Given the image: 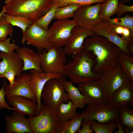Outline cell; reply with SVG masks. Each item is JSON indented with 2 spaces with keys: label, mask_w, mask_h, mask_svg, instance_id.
<instances>
[{
  "label": "cell",
  "mask_w": 133,
  "mask_h": 133,
  "mask_svg": "<svg viewBox=\"0 0 133 133\" xmlns=\"http://www.w3.org/2000/svg\"><path fill=\"white\" fill-rule=\"evenodd\" d=\"M90 121L91 129L95 133H112L117 127L116 122L106 124L100 123L95 120Z\"/></svg>",
  "instance_id": "obj_30"
},
{
  "label": "cell",
  "mask_w": 133,
  "mask_h": 133,
  "mask_svg": "<svg viewBox=\"0 0 133 133\" xmlns=\"http://www.w3.org/2000/svg\"><path fill=\"white\" fill-rule=\"evenodd\" d=\"M38 53L43 72L63 74L64 68L66 62V55L63 48L51 46L48 51L43 50Z\"/></svg>",
  "instance_id": "obj_7"
},
{
  "label": "cell",
  "mask_w": 133,
  "mask_h": 133,
  "mask_svg": "<svg viewBox=\"0 0 133 133\" xmlns=\"http://www.w3.org/2000/svg\"><path fill=\"white\" fill-rule=\"evenodd\" d=\"M6 98L8 103L19 113L29 116L37 115V104L33 100L19 96H13Z\"/></svg>",
  "instance_id": "obj_19"
},
{
  "label": "cell",
  "mask_w": 133,
  "mask_h": 133,
  "mask_svg": "<svg viewBox=\"0 0 133 133\" xmlns=\"http://www.w3.org/2000/svg\"><path fill=\"white\" fill-rule=\"evenodd\" d=\"M123 129L124 133H133V130H130L128 129L125 126H123Z\"/></svg>",
  "instance_id": "obj_43"
},
{
  "label": "cell",
  "mask_w": 133,
  "mask_h": 133,
  "mask_svg": "<svg viewBox=\"0 0 133 133\" xmlns=\"http://www.w3.org/2000/svg\"><path fill=\"white\" fill-rule=\"evenodd\" d=\"M0 76L9 70L17 67L23 66L22 60L16 52L8 53L0 51Z\"/></svg>",
  "instance_id": "obj_21"
},
{
  "label": "cell",
  "mask_w": 133,
  "mask_h": 133,
  "mask_svg": "<svg viewBox=\"0 0 133 133\" xmlns=\"http://www.w3.org/2000/svg\"><path fill=\"white\" fill-rule=\"evenodd\" d=\"M128 79L118 64L114 68L102 74L99 80L109 99L113 92Z\"/></svg>",
  "instance_id": "obj_11"
},
{
  "label": "cell",
  "mask_w": 133,
  "mask_h": 133,
  "mask_svg": "<svg viewBox=\"0 0 133 133\" xmlns=\"http://www.w3.org/2000/svg\"><path fill=\"white\" fill-rule=\"evenodd\" d=\"M71 81L66 80L64 83V88L70 100L77 108L82 109L86 105L83 97L78 88Z\"/></svg>",
  "instance_id": "obj_22"
},
{
  "label": "cell",
  "mask_w": 133,
  "mask_h": 133,
  "mask_svg": "<svg viewBox=\"0 0 133 133\" xmlns=\"http://www.w3.org/2000/svg\"><path fill=\"white\" fill-rule=\"evenodd\" d=\"M27 119L33 133H55L59 123L56 111L42 104L38 114Z\"/></svg>",
  "instance_id": "obj_6"
},
{
  "label": "cell",
  "mask_w": 133,
  "mask_h": 133,
  "mask_svg": "<svg viewBox=\"0 0 133 133\" xmlns=\"http://www.w3.org/2000/svg\"><path fill=\"white\" fill-rule=\"evenodd\" d=\"M130 0H120L121 2L123 3H127L129 2Z\"/></svg>",
  "instance_id": "obj_44"
},
{
  "label": "cell",
  "mask_w": 133,
  "mask_h": 133,
  "mask_svg": "<svg viewBox=\"0 0 133 133\" xmlns=\"http://www.w3.org/2000/svg\"><path fill=\"white\" fill-rule=\"evenodd\" d=\"M78 89L87 105L108 103L109 99L100 83L99 79L78 83Z\"/></svg>",
  "instance_id": "obj_9"
},
{
  "label": "cell",
  "mask_w": 133,
  "mask_h": 133,
  "mask_svg": "<svg viewBox=\"0 0 133 133\" xmlns=\"http://www.w3.org/2000/svg\"><path fill=\"white\" fill-rule=\"evenodd\" d=\"M127 49L129 53L131 54H133V42H130L127 46Z\"/></svg>",
  "instance_id": "obj_42"
},
{
  "label": "cell",
  "mask_w": 133,
  "mask_h": 133,
  "mask_svg": "<svg viewBox=\"0 0 133 133\" xmlns=\"http://www.w3.org/2000/svg\"><path fill=\"white\" fill-rule=\"evenodd\" d=\"M119 0H106L102 3L99 17L102 21H107L112 16L116 14Z\"/></svg>",
  "instance_id": "obj_25"
},
{
  "label": "cell",
  "mask_w": 133,
  "mask_h": 133,
  "mask_svg": "<svg viewBox=\"0 0 133 133\" xmlns=\"http://www.w3.org/2000/svg\"><path fill=\"white\" fill-rule=\"evenodd\" d=\"M11 36L8 38L0 41V51L7 53H11L17 50L18 46L15 43H11Z\"/></svg>",
  "instance_id": "obj_36"
},
{
  "label": "cell",
  "mask_w": 133,
  "mask_h": 133,
  "mask_svg": "<svg viewBox=\"0 0 133 133\" xmlns=\"http://www.w3.org/2000/svg\"><path fill=\"white\" fill-rule=\"evenodd\" d=\"M29 71L30 74L29 85L37 100V115L41 111L42 104L41 102V94L46 83L49 79L59 77L62 74L40 72L34 69H30Z\"/></svg>",
  "instance_id": "obj_14"
},
{
  "label": "cell",
  "mask_w": 133,
  "mask_h": 133,
  "mask_svg": "<svg viewBox=\"0 0 133 133\" xmlns=\"http://www.w3.org/2000/svg\"><path fill=\"white\" fill-rule=\"evenodd\" d=\"M102 3L83 5L78 8L73 18L77 25L90 31L101 21L99 18V13Z\"/></svg>",
  "instance_id": "obj_10"
},
{
  "label": "cell",
  "mask_w": 133,
  "mask_h": 133,
  "mask_svg": "<svg viewBox=\"0 0 133 133\" xmlns=\"http://www.w3.org/2000/svg\"><path fill=\"white\" fill-rule=\"evenodd\" d=\"M5 14L27 18L33 23L45 15L52 5V0H5Z\"/></svg>",
  "instance_id": "obj_3"
},
{
  "label": "cell",
  "mask_w": 133,
  "mask_h": 133,
  "mask_svg": "<svg viewBox=\"0 0 133 133\" xmlns=\"http://www.w3.org/2000/svg\"><path fill=\"white\" fill-rule=\"evenodd\" d=\"M117 127H118V130L117 131H115V133H124L123 127L119 121L116 122Z\"/></svg>",
  "instance_id": "obj_41"
},
{
  "label": "cell",
  "mask_w": 133,
  "mask_h": 133,
  "mask_svg": "<svg viewBox=\"0 0 133 133\" xmlns=\"http://www.w3.org/2000/svg\"><path fill=\"white\" fill-rule=\"evenodd\" d=\"M108 103L118 108L133 105V82L128 79L114 91L109 98Z\"/></svg>",
  "instance_id": "obj_16"
},
{
  "label": "cell",
  "mask_w": 133,
  "mask_h": 133,
  "mask_svg": "<svg viewBox=\"0 0 133 133\" xmlns=\"http://www.w3.org/2000/svg\"><path fill=\"white\" fill-rule=\"evenodd\" d=\"M6 84V79H5L3 85L0 90V109H6L9 110L15 111L13 108L10 107L6 103L5 97V93L4 88Z\"/></svg>",
  "instance_id": "obj_38"
},
{
  "label": "cell",
  "mask_w": 133,
  "mask_h": 133,
  "mask_svg": "<svg viewBox=\"0 0 133 133\" xmlns=\"http://www.w3.org/2000/svg\"><path fill=\"white\" fill-rule=\"evenodd\" d=\"M83 115L77 113L73 119L64 123H59L55 133H74L78 131L82 125Z\"/></svg>",
  "instance_id": "obj_23"
},
{
  "label": "cell",
  "mask_w": 133,
  "mask_h": 133,
  "mask_svg": "<svg viewBox=\"0 0 133 133\" xmlns=\"http://www.w3.org/2000/svg\"><path fill=\"white\" fill-rule=\"evenodd\" d=\"M6 20L13 26H17L21 29L23 34L27 28L33 23L28 19L25 17L7 15L4 13L2 15Z\"/></svg>",
  "instance_id": "obj_29"
},
{
  "label": "cell",
  "mask_w": 133,
  "mask_h": 133,
  "mask_svg": "<svg viewBox=\"0 0 133 133\" xmlns=\"http://www.w3.org/2000/svg\"><path fill=\"white\" fill-rule=\"evenodd\" d=\"M6 133H33L29 122L25 115L14 111L5 118Z\"/></svg>",
  "instance_id": "obj_18"
},
{
  "label": "cell",
  "mask_w": 133,
  "mask_h": 133,
  "mask_svg": "<svg viewBox=\"0 0 133 133\" xmlns=\"http://www.w3.org/2000/svg\"><path fill=\"white\" fill-rule=\"evenodd\" d=\"M106 0H52L53 4L57 7H63L71 4L87 5L98 3H104Z\"/></svg>",
  "instance_id": "obj_32"
},
{
  "label": "cell",
  "mask_w": 133,
  "mask_h": 133,
  "mask_svg": "<svg viewBox=\"0 0 133 133\" xmlns=\"http://www.w3.org/2000/svg\"><path fill=\"white\" fill-rule=\"evenodd\" d=\"M23 66L17 67L11 69L0 76V78H5L7 79L9 82V84H13L14 81L16 76L20 75L23 71Z\"/></svg>",
  "instance_id": "obj_37"
},
{
  "label": "cell",
  "mask_w": 133,
  "mask_h": 133,
  "mask_svg": "<svg viewBox=\"0 0 133 133\" xmlns=\"http://www.w3.org/2000/svg\"><path fill=\"white\" fill-rule=\"evenodd\" d=\"M83 47L95 57V63L92 70L95 74H102L118 64L120 49L103 36L95 34L85 40Z\"/></svg>",
  "instance_id": "obj_1"
},
{
  "label": "cell",
  "mask_w": 133,
  "mask_h": 133,
  "mask_svg": "<svg viewBox=\"0 0 133 133\" xmlns=\"http://www.w3.org/2000/svg\"><path fill=\"white\" fill-rule=\"evenodd\" d=\"M77 108L70 100L60 104L56 110L59 122H65L74 118L77 114Z\"/></svg>",
  "instance_id": "obj_24"
},
{
  "label": "cell",
  "mask_w": 133,
  "mask_h": 133,
  "mask_svg": "<svg viewBox=\"0 0 133 133\" xmlns=\"http://www.w3.org/2000/svg\"><path fill=\"white\" fill-rule=\"evenodd\" d=\"M26 41L36 48L38 52L43 50L47 51L51 47L47 30L38 26L36 22L27 28L23 34L21 43L23 44Z\"/></svg>",
  "instance_id": "obj_12"
},
{
  "label": "cell",
  "mask_w": 133,
  "mask_h": 133,
  "mask_svg": "<svg viewBox=\"0 0 133 133\" xmlns=\"http://www.w3.org/2000/svg\"><path fill=\"white\" fill-rule=\"evenodd\" d=\"M120 68L129 80L133 82V57L121 52L118 61Z\"/></svg>",
  "instance_id": "obj_26"
},
{
  "label": "cell",
  "mask_w": 133,
  "mask_h": 133,
  "mask_svg": "<svg viewBox=\"0 0 133 133\" xmlns=\"http://www.w3.org/2000/svg\"><path fill=\"white\" fill-rule=\"evenodd\" d=\"M95 34L93 32L81 26H75L71 31L70 38L63 48L66 54L72 55L82 50L85 40Z\"/></svg>",
  "instance_id": "obj_15"
},
{
  "label": "cell",
  "mask_w": 133,
  "mask_h": 133,
  "mask_svg": "<svg viewBox=\"0 0 133 133\" xmlns=\"http://www.w3.org/2000/svg\"><path fill=\"white\" fill-rule=\"evenodd\" d=\"M82 6L76 4H71L64 7H58L54 19L63 20L73 18L75 12Z\"/></svg>",
  "instance_id": "obj_28"
},
{
  "label": "cell",
  "mask_w": 133,
  "mask_h": 133,
  "mask_svg": "<svg viewBox=\"0 0 133 133\" xmlns=\"http://www.w3.org/2000/svg\"><path fill=\"white\" fill-rule=\"evenodd\" d=\"M82 127L79 133H91L93 131L91 129L90 121L82 124Z\"/></svg>",
  "instance_id": "obj_40"
},
{
  "label": "cell",
  "mask_w": 133,
  "mask_h": 133,
  "mask_svg": "<svg viewBox=\"0 0 133 133\" xmlns=\"http://www.w3.org/2000/svg\"><path fill=\"white\" fill-rule=\"evenodd\" d=\"M119 108V121L123 127L125 126L129 130L133 129V109L128 105Z\"/></svg>",
  "instance_id": "obj_27"
},
{
  "label": "cell",
  "mask_w": 133,
  "mask_h": 133,
  "mask_svg": "<svg viewBox=\"0 0 133 133\" xmlns=\"http://www.w3.org/2000/svg\"><path fill=\"white\" fill-rule=\"evenodd\" d=\"M112 24L120 25L133 31V17L128 14L122 17L110 18L107 21Z\"/></svg>",
  "instance_id": "obj_34"
},
{
  "label": "cell",
  "mask_w": 133,
  "mask_h": 133,
  "mask_svg": "<svg viewBox=\"0 0 133 133\" xmlns=\"http://www.w3.org/2000/svg\"><path fill=\"white\" fill-rule=\"evenodd\" d=\"M95 63L92 52L83 48L72 55L71 61L64 67L63 74L73 83L99 80L102 74L92 70Z\"/></svg>",
  "instance_id": "obj_2"
},
{
  "label": "cell",
  "mask_w": 133,
  "mask_h": 133,
  "mask_svg": "<svg viewBox=\"0 0 133 133\" xmlns=\"http://www.w3.org/2000/svg\"><path fill=\"white\" fill-rule=\"evenodd\" d=\"M76 25L73 19L57 20L47 30L51 46L64 47L70 37L72 29Z\"/></svg>",
  "instance_id": "obj_8"
},
{
  "label": "cell",
  "mask_w": 133,
  "mask_h": 133,
  "mask_svg": "<svg viewBox=\"0 0 133 133\" xmlns=\"http://www.w3.org/2000/svg\"><path fill=\"white\" fill-rule=\"evenodd\" d=\"M119 108L108 103L90 104L87 105L82 113V124L89 121L97 120L98 122L108 124L119 121Z\"/></svg>",
  "instance_id": "obj_5"
},
{
  "label": "cell",
  "mask_w": 133,
  "mask_h": 133,
  "mask_svg": "<svg viewBox=\"0 0 133 133\" xmlns=\"http://www.w3.org/2000/svg\"><path fill=\"white\" fill-rule=\"evenodd\" d=\"M57 7L55 5L52 4L48 12L36 21V23L37 25L42 28L47 30L49 24L54 18Z\"/></svg>",
  "instance_id": "obj_31"
},
{
  "label": "cell",
  "mask_w": 133,
  "mask_h": 133,
  "mask_svg": "<svg viewBox=\"0 0 133 133\" xmlns=\"http://www.w3.org/2000/svg\"><path fill=\"white\" fill-rule=\"evenodd\" d=\"M13 27L2 15L0 17V41L6 38L9 34L12 35L13 31Z\"/></svg>",
  "instance_id": "obj_35"
},
{
  "label": "cell",
  "mask_w": 133,
  "mask_h": 133,
  "mask_svg": "<svg viewBox=\"0 0 133 133\" xmlns=\"http://www.w3.org/2000/svg\"><path fill=\"white\" fill-rule=\"evenodd\" d=\"M4 13V11L2 9L0 13V17L2 16Z\"/></svg>",
  "instance_id": "obj_45"
},
{
  "label": "cell",
  "mask_w": 133,
  "mask_h": 133,
  "mask_svg": "<svg viewBox=\"0 0 133 133\" xmlns=\"http://www.w3.org/2000/svg\"><path fill=\"white\" fill-rule=\"evenodd\" d=\"M133 12V5L128 6L119 1L116 13L118 17H121L124 13Z\"/></svg>",
  "instance_id": "obj_39"
},
{
  "label": "cell",
  "mask_w": 133,
  "mask_h": 133,
  "mask_svg": "<svg viewBox=\"0 0 133 133\" xmlns=\"http://www.w3.org/2000/svg\"><path fill=\"white\" fill-rule=\"evenodd\" d=\"M110 26L111 30L116 35H120L123 39L130 42H133V31L120 25L110 23Z\"/></svg>",
  "instance_id": "obj_33"
},
{
  "label": "cell",
  "mask_w": 133,
  "mask_h": 133,
  "mask_svg": "<svg viewBox=\"0 0 133 133\" xmlns=\"http://www.w3.org/2000/svg\"><path fill=\"white\" fill-rule=\"evenodd\" d=\"M16 50V52L23 61V71L34 69L40 72H43L39 53H36L32 49L27 47H19Z\"/></svg>",
  "instance_id": "obj_20"
},
{
  "label": "cell",
  "mask_w": 133,
  "mask_h": 133,
  "mask_svg": "<svg viewBox=\"0 0 133 133\" xmlns=\"http://www.w3.org/2000/svg\"><path fill=\"white\" fill-rule=\"evenodd\" d=\"M30 76V73L27 72L21 73L15 78L13 84H6L4 88L5 97L19 96L30 99L37 103V99L29 85Z\"/></svg>",
  "instance_id": "obj_13"
},
{
  "label": "cell",
  "mask_w": 133,
  "mask_h": 133,
  "mask_svg": "<svg viewBox=\"0 0 133 133\" xmlns=\"http://www.w3.org/2000/svg\"><path fill=\"white\" fill-rule=\"evenodd\" d=\"M66 80L64 74L48 80L45 84L41 94L45 105L56 111L59 105L67 103L70 100L64 87Z\"/></svg>",
  "instance_id": "obj_4"
},
{
  "label": "cell",
  "mask_w": 133,
  "mask_h": 133,
  "mask_svg": "<svg viewBox=\"0 0 133 133\" xmlns=\"http://www.w3.org/2000/svg\"><path fill=\"white\" fill-rule=\"evenodd\" d=\"M90 31L95 34L103 36L118 46L121 52L130 55L127 47L130 42L125 40L115 33L111 29L108 21H101L94 27Z\"/></svg>",
  "instance_id": "obj_17"
}]
</instances>
